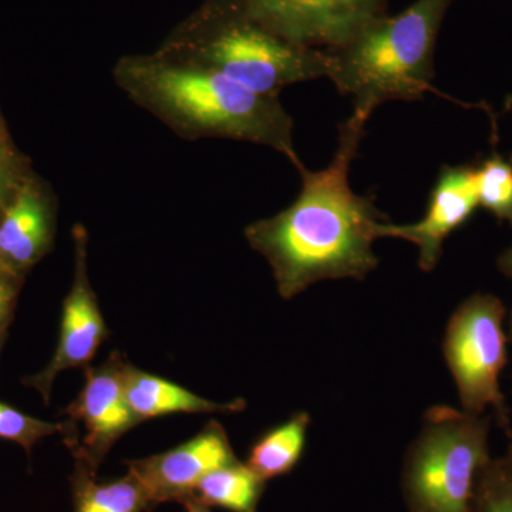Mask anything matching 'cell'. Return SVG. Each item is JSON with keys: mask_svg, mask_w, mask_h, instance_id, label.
Here are the masks:
<instances>
[{"mask_svg": "<svg viewBox=\"0 0 512 512\" xmlns=\"http://www.w3.org/2000/svg\"><path fill=\"white\" fill-rule=\"evenodd\" d=\"M372 114L355 110L339 126V144L325 170L299 168L302 190L286 210L245 228L252 249L271 265L279 295L292 299L316 282L363 281L379 265L373 242L387 215L372 197L349 185L355 160Z\"/></svg>", "mask_w": 512, "mask_h": 512, "instance_id": "6da1fadb", "label": "cell"}, {"mask_svg": "<svg viewBox=\"0 0 512 512\" xmlns=\"http://www.w3.org/2000/svg\"><path fill=\"white\" fill-rule=\"evenodd\" d=\"M117 87L138 107L187 140L225 138L274 148L296 170L292 117L279 97L245 89L222 74L163 53L123 56L113 67Z\"/></svg>", "mask_w": 512, "mask_h": 512, "instance_id": "7a4b0ae2", "label": "cell"}, {"mask_svg": "<svg viewBox=\"0 0 512 512\" xmlns=\"http://www.w3.org/2000/svg\"><path fill=\"white\" fill-rule=\"evenodd\" d=\"M157 50L264 96L279 97L292 84L328 77L330 69L325 49L282 35L242 0H204Z\"/></svg>", "mask_w": 512, "mask_h": 512, "instance_id": "3957f363", "label": "cell"}, {"mask_svg": "<svg viewBox=\"0 0 512 512\" xmlns=\"http://www.w3.org/2000/svg\"><path fill=\"white\" fill-rule=\"evenodd\" d=\"M454 0H416L399 15L370 20L340 46L325 49L328 79L373 114L387 101H414L431 92L434 49Z\"/></svg>", "mask_w": 512, "mask_h": 512, "instance_id": "277c9868", "label": "cell"}, {"mask_svg": "<svg viewBox=\"0 0 512 512\" xmlns=\"http://www.w3.org/2000/svg\"><path fill=\"white\" fill-rule=\"evenodd\" d=\"M491 417L450 406L427 410L402 473L410 512H470L480 468L490 460Z\"/></svg>", "mask_w": 512, "mask_h": 512, "instance_id": "5b68a950", "label": "cell"}, {"mask_svg": "<svg viewBox=\"0 0 512 512\" xmlns=\"http://www.w3.org/2000/svg\"><path fill=\"white\" fill-rule=\"evenodd\" d=\"M504 318L505 306L497 296H470L448 320L443 353L463 412L483 416L493 407L498 424L511 437L510 413L498 382L507 365Z\"/></svg>", "mask_w": 512, "mask_h": 512, "instance_id": "8992f818", "label": "cell"}, {"mask_svg": "<svg viewBox=\"0 0 512 512\" xmlns=\"http://www.w3.org/2000/svg\"><path fill=\"white\" fill-rule=\"evenodd\" d=\"M126 366L127 362L117 352L111 353L99 367L87 366L83 390L66 410L74 429L82 426L86 433L73 448L76 467L92 476H96L116 441L141 423L124 392Z\"/></svg>", "mask_w": 512, "mask_h": 512, "instance_id": "52a82bcc", "label": "cell"}, {"mask_svg": "<svg viewBox=\"0 0 512 512\" xmlns=\"http://www.w3.org/2000/svg\"><path fill=\"white\" fill-rule=\"evenodd\" d=\"M237 461L227 433L211 421L194 439L165 453L128 460L126 464L128 473L143 485L156 508L163 503H185L202 478Z\"/></svg>", "mask_w": 512, "mask_h": 512, "instance_id": "ba28073f", "label": "cell"}, {"mask_svg": "<svg viewBox=\"0 0 512 512\" xmlns=\"http://www.w3.org/2000/svg\"><path fill=\"white\" fill-rule=\"evenodd\" d=\"M255 15L295 42L330 49L370 20L386 15L387 0H242Z\"/></svg>", "mask_w": 512, "mask_h": 512, "instance_id": "9c48e42d", "label": "cell"}, {"mask_svg": "<svg viewBox=\"0 0 512 512\" xmlns=\"http://www.w3.org/2000/svg\"><path fill=\"white\" fill-rule=\"evenodd\" d=\"M73 239L76 264L72 289L64 299L59 345L49 366L32 379L33 386L46 400L56 376L63 370L87 367L107 336L106 323L87 274V232L83 225L73 228Z\"/></svg>", "mask_w": 512, "mask_h": 512, "instance_id": "30bf717a", "label": "cell"}, {"mask_svg": "<svg viewBox=\"0 0 512 512\" xmlns=\"http://www.w3.org/2000/svg\"><path fill=\"white\" fill-rule=\"evenodd\" d=\"M478 204L477 167L441 168L423 220L412 225L383 224L380 238H400L419 248V266L431 272L439 264L444 241L466 224Z\"/></svg>", "mask_w": 512, "mask_h": 512, "instance_id": "8fae6325", "label": "cell"}, {"mask_svg": "<svg viewBox=\"0 0 512 512\" xmlns=\"http://www.w3.org/2000/svg\"><path fill=\"white\" fill-rule=\"evenodd\" d=\"M55 211L43 188L26 178L0 218V262L12 272L29 268L53 241Z\"/></svg>", "mask_w": 512, "mask_h": 512, "instance_id": "7c38bea8", "label": "cell"}, {"mask_svg": "<svg viewBox=\"0 0 512 512\" xmlns=\"http://www.w3.org/2000/svg\"><path fill=\"white\" fill-rule=\"evenodd\" d=\"M124 392L131 410L141 421L175 413H238L247 406L242 399L211 402L183 386L136 369L130 363L124 372Z\"/></svg>", "mask_w": 512, "mask_h": 512, "instance_id": "4fadbf2b", "label": "cell"}, {"mask_svg": "<svg viewBox=\"0 0 512 512\" xmlns=\"http://www.w3.org/2000/svg\"><path fill=\"white\" fill-rule=\"evenodd\" d=\"M266 481L247 464H228L207 474L190 500L231 512H256L264 495ZM188 501V500H187Z\"/></svg>", "mask_w": 512, "mask_h": 512, "instance_id": "5bb4252c", "label": "cell"}, {"mask_svg": "<svg viewBox=\"0 0 512 512\" xmlns=\"http://www.w3.org/2000/svg\"><path fill=\"white\" fill-rule=\"evenodd\" d=\"M311 416L293 414L281 426L264 434L249 451L247 466L265 481L291 473L301 460Z\"/></svg>", "mask_w": 512, "mask_h": 512, "instance_id": "9a60e30c", "label": "cell"}, {"mask_svg": "<svg viewBox=\"0 0 512 512\" xmlns=\"http://www.w3.org/2000/svg\"><path fill=\"white\" fill-rule=\"evenodd\" d=\"M74 512H146L154 510L143 485L130 473L97 483L96 476L77 468L72 477Z\"/></svg>", "mask_w": 512, "mask_h": 512, "instance_id": "2e32d148", "label": "cell"}, {"mask_svg": "<svg viewBox=\"0 0 512 512\" xmlns=\"http://www.w3.org/2000/svg\"><path fill=\"white\" fill-rule=\"evenodd\" d=\"M478 204L512 225V160L488 157L477 167Z\"/></svg>", "mask_w": 512, "mask_h": 512, "instance_id": "e0dca14e", "label": "cell"}, {"mask_svg": "<svg viewBox=\"0 0 512 512\" xmlns=\"http://www.w3.org/2000/svg\"><path fill=\"white\" fill-rule=\"evenodd\" d=\"M57 433L64 434L67 446L72 450L79 443L77 431L70 421L59 424L47 423L32 419L13 407L0 403V439L16 441L30 453V448L35 446L36 441Z\"/></svg>", "mask_w": 512, "mask_h": 512, "instance_id": "ac0fdd59", "label": "cell"}, {"mask_svg": "<svg viewBox=\"0 0 512 512\" xmlns=\"http://www.w3.org/2000/svg\"><path fill=\"white\" fill-rule=\"evenodd\" d=\"M470 512H512V471L504 458H490L478 471Z\"/></svg>", "mask_w": 512, "mask_h": 512, "instance_id": "d6986e66", "label": "cell"}, {"mask_svg": "<svg viewBox=\"0 0 512 512\" xmlns=\"http://www.w3.org/2000/svg\"><path fill=\"white\" fill-rule=\"evenodd\" d=\"M25 180L26 178L20 174L18 158L10 147L5 131L0 126V210H5L6 205Z\"/></svg>", "mask_w": 512, "mask_h": 512, "instance_id": "ffe728a7", "label": "cell"}, {"mask_svg": "<svg viewBox=\"0 0 512 512\" xmlns=\"http://www.w3.org/2000/svg\"><path fill=\"white\" fill-rule=\"evenodd\" d=\"M497 265L501 274L512 278V247L508 248L507 251H504L503 254L500 255Z\"/></svg>", "mask_w": 512, "mask_h": 512, "instance_id": "44dd1931", "label": "cell"}, {"mask_svg": "<svg viewBox=\"0 0 512 512\" xmlns=\"http://www.w3.org/2000/svg\"><path fill=\"white\" fill-rule=\"evenodd\" d=\"M184 507L185 512H211L210 507H207V505L198 503V501L195 500H188L185 501Z\"/></svg>", "mask_w": 512, "mask_h": 512, "instance_id": "7402d4cb", "label": "cell"}, {"mask_svg": "<svg viewBox=\"0 0 512 512\" xmlns=\"http://www.w3.org/2000/svg\"><path fill=\"white\" fill-rule=\"evenodd\" d=\"M10 311V302H0V332H2L3 326H5L6 320H8Z\"/></svg>", "mask_w": 512, "mask_h": 512, "instance_id": "603a6c76", "label": "cell"}, {"mask_svg": "<svg viewBox=\"0 0 512 512\" xmlns=\"http://www.w3.org/2000/svg\"><path fill=\"white\" fill-rule=\"evenodd\" d=\"M504 461L505 463H507V466L510 467L512 471V441L510 447H508L507 456L504 457Z\"/></svg>", "mask_w": 512, "mask_h": 512, "instance_id": "cb8c5ba5", "label": "cell"}, {"mask_svg": "<svg viewBox=\"0 0 512 512\" xmlns=\"http://www.w3.org/2000/svg\"><path fill=\"white\" fill-rule=\"evenodd\" d=\"M510 340L512 342V313H511V320H510Z\"/></svg>", "mask_w": 512, "mask_h": 512, "instance_id": "d4e9b609", "label": "cell"}, {"mask_svg": "<svg viewBox=\"0 0 512 512\" xmlns=\"http://www.w3.org/2000/svg\"><path fill=\"white\" fill-rule=\"evenodd\" d=\"M511 106H512V97H510V99L507 100L508 109H510Z\"/></svg>", "mask_w": 512, "mask_h": 512, "instance_id": "484cf974", "label": "cell"}]
</instances>
